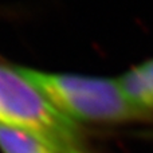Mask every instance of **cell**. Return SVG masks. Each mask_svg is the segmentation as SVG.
<instances>
[{
  "label": "cell",
  "instance_id": "obj_1",
  "mask_svg": "<svg viewBox=\"0 0 153 153\" xmlns=\"http://www.w3.org/2000/svg\"><path fill=\"white\" fill-rule=\"evenodd\" d=\"M19 69L73 122H122L141 114L128 100L118 79Z\"/></svg>",
  "mask_w": 153,
  "mask_h": 153
},
{
  "label": "cell",
  "instance_id": "obj_2",
  "mask_svg": "<svg viewBox=\"0 0 153 153\" xmlns=\"http://www.w3.org/2000/svg\"><path fill=\"white\" fill-rule=\"evenodd\" d=\"M0 124L38 133L66 152L76 141L75 122L65 117L19 67L0 65Z\"/></svg>",
  "mask_w": 153,
  "mask_h": 153
},
{
  "label": "cell",
  "instance_id": "obj_4",
  "mask_svg": "<svg viewBox=\"0 0 153 153\" xmlns=\"http://www.w3.org/2000/svg\"><path fill=\"white\" fill-rule=\"evenodd\" d=\"M0 151L3 153H65L38 133L5 124H0Z\"/></svg>",
  "mask_w": 153,
  "mask_h": 153
},
{
  "label": "cell",
  "instance_id": "obj_3",
  "mask_svg": "<svg viewBox=\"0 0 153 153\" xmlns=\"http://www.w3.org/2000/svg\"><path fill=\"white\" fill-rule=\"evenodd\" d=\"M118 82L130 103L141 114L153 110V59L126 71Z\"/></svg>",
  "mask_w": 153,
  "mask_h": 153
},
{
  "label": "cell",
  "instance_id": "obj_5",
  "mask_svg": "<svg viewBox=\"0 0 153 153\" xmlns=\"http://www.w3.org/2000/svg\"><path fill=\"white\" fill-rule=\"evenodd\" d=\"M65 153H83V152H81L79 149H76V148H71V149H69V151L65 152Z\"/></svg>",
  "mask_w": 153,
  "mask_h": 153
}]
</instances>
